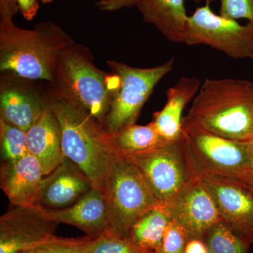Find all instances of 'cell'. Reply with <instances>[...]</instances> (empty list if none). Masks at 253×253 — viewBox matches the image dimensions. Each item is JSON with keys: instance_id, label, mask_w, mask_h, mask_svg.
<instances>
[{"instance_id": "6da1fadb", "label": "cell", "mask_w": 253, "mask_h": 253, "mask_svg": "<svg viewBox=\"0 0 253 253\" xmlns=\"http://www.w3.org/2000/svg\"><path fill=\"white\" fill-rule=\"evenodd\" d=\"M183 121L232 140L253 139V83L206 79Z\"/></svg>"}, {"instance_id": "7a4b0ae2", "label": "cell", "mask_w": 253, "mask_h": 253, "mask_svg": "<svg viewBox=\"0 0 253 253\" xmlns=\"http://www.w3.org/2000/svg\"><path fill=\"white\" fill-rule=\"evenodd\" d=\"M59 121L63 153L102 191L111 155L114 151L111 135L94 117L67 98L49 105Z\"/></svg>"}, {"instance_id": "3957f363", "label": "cell", "mask_w": 253, "mask_h": 253, "mask_svg": "<svg viewBox=\"0 0 253 253\" xmlns=\"http://www.w3.org/2000/svg\"><path fill=\"white\" fill-rule=\"evenodd\" d=\"M59 30L42 25L33 31L15 26L12 18L1 16L0 69L31 80L52 81L64 43L54 39Z\"/></svg>"}, {"instance_id": "277c9868", "label": "cell", "mask_w": 253, "mask_h": 253, "mask_svg": "<svg viewBox=\"0 0 253 253\" xmlns=\"http://www.w3.org/2000/svg\"><path fill=\"white\" fill-rule=\"evenodd\" d=\"M107 209L106 232L129 237L136 221L160 204L128 155L115 148L105 176L104 190Z\"/></svg>"}, {"instance_id": "5b68a950", "label": "cell", "mask_w": 253, "mask_h": 253, "mask_svg": "<svg viewBox=\"0 0 253 253\" xmlns=\"http://www.w3.org/2000/svg\"><path fill=\"white\" fill-rule=\"evenodd\" d=\"M182 129L191 161L199 177L219 176L252 185V141L226 139L183 121Z\"/></svg>"}, {"instance_id": "8992f818", "label": "cell", "mask_w": 253, "mask_h": 253, "mask_svg": "<svg viewBox=\"0 0 253 253\" xmlns=\"http://www.w3.org/2000/svg\"><path fill=\"white\" fill-rule=\"evenodd\" d=\"M135 163L148 187L161 204L168 205L199 177L185 136L164 141L152 149L126 154Z\"/></svg>"}, {"instance_id": "52a82bcc", "label": "cell", "mask_w": 253, "mask_h": 253, "mask_svg": "<svg viewBox=\"0 0 253 253\" xmlns=\"http://www.w3.org/2000/svg\"><path fill=\"white\" fill-rule=\"evenodd\" d=\"M108 63L120 81L103 124L105 130L113 134L126 126L136 124L155 86L172 71L174 59L150 68L131 67L116 61Z\"/></svg>"}, {"instance_id": "ba28073f", "label": "cell", "mask_w": 253, "mask_h": 253, "mask_svg": "<svg viewBox=\"0 0 253 253\" xmlns=\"http://www.w3.org/2000/svg\"><path fill=\"white\" fill-rule=\"evenodd\" d=\"M184 43L206 44L233 59H253V23L241 25L214 14L206 3L188 18Z\"/></svg>"}, {"instance_id": "9c48e42d", "label": "cell", "mask_w": 253, "mask_h": 253, "mask_svg": "<svg viewBox=\"0 0 253 253\" xmlns=\"http://www.w3.org/2000/svg\"><path fill=\"white\" fill-rule=\"evenodd\" d=\"M60 78L65 97L103 126L113 98L104 74L81 56L66 54L61 61Z\"/></svg>"}, {"instance_id": "30bf717a", "label": "cell", "mask_w": 253, "mask_h": 253, "mask_svg": "<svg viewBox=\"0 0 253 253\" xmlns=\"http://www.w3.org/2000/svg\"><path fill=\"white\" fill-rule=\"evenodd\" d=\"M201 179L214 200L221 221L249 245L253 243V191L242 181L203 176Z\"/></svg>"}, {"instance_id": "8fae6325", "label": "cell", "mask_w": 253, "mask_h": 253, "mask_svg": "<svg viewBox=\"0 0 253 253\" xmlns=\"http://www.w3.org/2000/svg\"><path fill=\"white\" fill-rule=\"evenodd\" d=\"M167 206L172 221L179 224L188 239H204L221 217L214 200L201 178L194 179Z\"/></svg>"}, {"instance_id": "7c38bea8", "label": "cell", "mask_w": 253, "mask_h": 253, "mask_svg": "<svg viewBox=\"0 0 253 253\" xmlns=\"http://www.w3.org/2000/svg\"><path fill=\"white\" fill-rule=\"evenodd\" d=\"M0 217V253H16L55 235L59 223L42 215L36 206H14Z\"/></svg>"}, {"instance_id": "4fadbf2b", "label": "cell", "mask_w": 253, "mask_h": 253, "mask_svg": "<svg viewBox=\"0 0 253 253\" xmlns=\"http://www.w3.org/2000/svg\"><path fill=\"white\" fill-rule=\"evenodd\" d=\"M90 180L69 158L43 178L38 206L48 209H62L73 206L87 194Z\"/></svg>"}, {"instance_id": "5bb4252c", "label": "cell", "mask_w": 253, "mask_h": 253, "mask_svg": "<svg viewBox=\"0 0 253 253\" xmlns=\"http://www.w3.org/2000/svg\"><path fill=\"white\" fill-rule=\"evenodd\" d=\"M44 173L38 160L28 154L1 162L0 187L13 206H38Z\"/></svg>"}, {"instance_id": "9a60e30c", "label": "cell", "mask_w": 253, "mask_h": 253, "mask_svg": "<svg viewBox=\"0 0 253 253\" xmlns=\"http://www.w3.org/2000/svg\"><path fill=\"white\" fill-rule=\"evenodd\" d=\"M42 215L49 220L78 227L86 236L96 239L108 230L107 209L102 191L92 188L80 201L62 209H48L36 206Z\"/></svg>"}, {"instance_id": "2e32d148", "label": "cell", "mask_w": 253, "mask_h": 253, "mask_svg": "<svg viewBox=\"0 0 253 253\" xmlns=\"http://www.w3.org/2000/svg\"><path fill=\"white\" fill-rule=\"evenodd\" d=\"M26 133L28 153L41 163L44 175H48L66 158L59 123L49 105Z\"/></svg>"}, {"instance_id": "e0dca14e", "label": "cell", "mask_w": 253, "mask_h": 253, "mask_svg": "<svg viewBox=\"0 0 253 253\" xmlns=\"http://www.w3.org/2000/svg\"><path fill=\"white\" fill-rule=\"evenodd\" d=\"M200 86L201 82L197 78L182 77L166 91V104L161 111L154 113L152 121L165 141L176 140L182 135L183 111L197 94Z\"/></svg>"}, {"instance_id": "ac0fdd59", "label": "cell", "mask_w": 253, "mask_h": 253, "mask_svg": "<svg viewBox=\"0 0 253 253\" xmlns=\"http://www.w3.org/2000/svg\"><path fill=\"white\" fill-rule=\"evenodd\" d=\"M185 0H137L135 6L146 22L154 25L168 41H185L188 18Z\"/></svg>"}, {"instance_id": "d6986e66", "label": "cell", "mask_w": 253, "mask_h": 253, "mask_svg": "<svg viewBox=\"0 0 253 253\" xmlns=\"http://www.w3.org/2000/svg\"><path fill=\"white\" fill-rule=\"evenodd\" d=\"M1 119L28 131L46 107L34 96L15 89H8L0 97Z\"/></svg>"}, {"instance_id": "ffe728a7", "label": "cell", "mask_w": 253, "mask_h": 253, "mask_svg": "<svg viewBox=\"0 0 253 253\" xmlns=\"http://www.w3.org/2000/svg\"><path fill=\"white\" fill-rule=\"evenodd\" d=\"M172 221L167 206L160 203L136 221L129 231V238L143 249L157 253Z\"/></svg>"}, {"instance_id": "44dd1931", "label": "cell", "mask_w": 253, "mask_h": 253, "mask_svg": "<svg viewBox=\"0 0 253 253\" xmlns=\"http://www.w3.org/2000/svg\"><path fill=\"white\" fill-rule=\"evenodd\" d=\"M111 135L115 147L126 154L152 149L166 141L158 134L152 122L146 126L131 125Z\"/></svg>"}, {"instance_id": "7402d4cb", "label": "cell", "mask_w": 253, "mask_h": 253, "mask_svg": "<svg viewBox=\"0 0 253 253\" xmlns=\"http://www.w3.org/2000/svg\"><path fill=\"white\" fill-rule=\"evenodd\" d=\"M203 239L210 253H248L249 247L221 220L214 224Z\"/></svg>"}, {"instance_id": "603a6c76", "label": "cell", "mask_w": 253, "mask_h": 253, "mask_svg": "<svg viewBox=\"0 0 253 253\" xmlns=\"http://www.w3.org/2000/svg\"><path fill=\"white\" fill-rule=\"evenodd\" d=\"M94 239L89 236L63 238L52 236L16 253H90Z\"/></svg>"}, {"instance_id": "cb8c5ba5", "label": "cell", "mask_w": 253, "mask_h": 253, "mask_svg": "<svg viewBox=\"0 0 253 253\" xmlns=\"http://www.w3.org/2000/svg\"><path fill=\"white\" fill-rule=\"evenodd\" d=\"M1 162L16 161L28 153L27 133L0 119Z\"/></svg>"}, {"instance_id": "d4e9b609", "label": "cell", "mask_w": 253, "mask_h": 253, "mask_svg": "<svg viewBox=\"0 0 253 253\" xmlns=\"http://www.w3.org/2000/svg\"><path fill=\"white\" fill-rule=\"evenodd\" d=\"M90 253H155L138 246L129 237L106 232L94 239Z\"/></svg>"}, {"instance_id": "484cf974", "label": "cell", "mask_w": 253, "mask_h": 253, "mask_svg": "<svg viewBox=\"0 0 253 253\" xmlns=\"http://www.w3.org/2000/svg\"><path fill=\"white\" fill-rule=\"evenodd\" d=\"M189 239L179 224L172 221L163 237L157 253H184Z\"/></svg>"}, {"instance_id": "4316f807", "label": "cell", "mask_w": 253, "mask_h": 253, "mask_svg": "<svg viewBox=\"0 0 253 253\" xmlns=\"http://www.w3.org/2000/svg\"><path fill=\"white\" fill-rule=\"evenodd\" d=\"M219 14L231 19H246L253 23V0H219Z\"/></svg>"}, {"instance_id": "83f0119b", "label": "cell", "mask_w": 253, "mask_h": 253, "mask_svg": "<svg viewBox=\"0 0 253 253\" xmlns=\"http://www.w3.org/2000/svg\"><path fill=\"white\" fill-rule=\"evenodd\" d=\"M137 0H100L96 6L104 11H117L123 8L135 6Z\"/></svg>"}, {"instance_id": "f1b7e54d", "label": "cell", "mask_w": 253, "mask_h": 253, "mask_svg": "<svg viewBox=\"0 0 253 253\" xmlns=\"http://www.w3.org/2000/svg\"><path fill=\"white\" fill-rule=\"evenodd\" d=\"M17 4L18 9L21 11L23 17L28 21H31L38 13L39 9L37 0H15Z\"/></svg>"}, {"instance_id": "f546056e", "label": "cell", "mask_w": 253, "mask_h": 253, "mask_svg": "<svg viewBox=\"0 0 253 253\" xmlns=\"http://www.w3.org/2000/svg\"><path fill=\"white\" fill-rule=\"evenodd\" d=\"M184 253H210L204 239H193L188 241Z\"/></svg>"}, {"instance_id": "4dcf8cb0", "label": "cell", "mask_w": 253, "mask_h": 253, "mask_svg": "<svg viewBox=\"0 0 253 253\" xmlns=\"http://www.w3.org/2000/svg\"><path fill=\"white\" fill-rule=\"evenodd\" d=\"M18 6L15 0H0V12L1 16L12 18L18 11Z\"/></svg>"}, {"instance_id": "1f68e13d", "label": "cell", "mask_w": 253, "mask_h": 253, "mask_svg": "<svg viewBox=\"0 0 253 253\" xmlns=\"http://www.w3.org/2000/svg\"><path fill=\"white\" fill-rule=\"evenodd\" d=\"M196 2H200V1H206V3H211L214 1V0H194Z\"/></svg>"}, {"instance_id": "d6a6232c", "label": "cell", "mask_w": 253, "mask_h": 253, "mask_svg": "<svg viewBox=\"0 0 253 253\" xmlns=\"http://www.w3.org/2000/svg\"><path fill=\"white\" fill-rule=\"evenodd\" d=\"M41 1H42L44 4H47V3L51 2L53 0H41Z\"/></svg>"}, {"instance_id": "836d02e7", "label": "cell", "mask_w": 253, "mask_h": 253, "mask_svg": "<svg viewBox=\"0 0 253 253\" xmlns=\"http://www.w3.org/2000/svg\"><path fill=\"white\" fill-rule=\"evenodd\" d=\"M251 188H252V189H253V183L252 185H251Z\"/></svg>"}, {"instance_id": "e575fe53", "label": "cell", "mask_w": 253, "mask_h": 253, "mask_svg": "<svg viewBox=\"0 0 253 253\" xmlns=\"http://www.w3.org/2000/svg\"><path fill=\"white\" fill-rule=\"evenodd\" d=\"M252 143H253V140H252Z\"/></svg>"}]
</instances>
